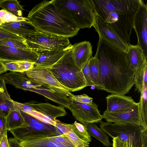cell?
Here are the masks:
<instances>
[{
	"label": "cell",
	"mask_w": 147,
	"mask_h": 147,
	"mask_svg": "<svg viewBox=\"0 0 147 147\" xmlns=\"http://www.w3.org/2000/svg\"><path fill=\"white\" fill-rule=\"evenodd\" d=\"M97 55L99 68L98 89L125 95L135 85V70L125 53L99 38Z\"/></svg>",
	"instance_id": "obj_1"
},
{
	"label": "cell",
	"mask_w": 147,
	"mask_h": 147,
	"mask_svg": "<svg viewBox=\"0 0 147 147\" xmlns=\"http://www.w3.org/2000/svg\"><path fill=\"white\" fill-rule=\"evenodd\" d=\"M96 16L128 45L136 14L142 0H92Z\"/></svg>",
	"instance_id": "obj_2"
},
{
	"label": "cell",
	"mask_w": 147,
	"mask_h": 147,
	"mask_svg": "<svg viewBox=\"0 0 147 147\" xmlns=\"http://www.w3.org/2000/svg\"><path fill=\"white\" fill-rule=\"evenodd\" d=\"M27 18L38 31L48 34L69 38L76 35L80 30L62 13L54 0L37 4Z\"/></svg>",
	"instance_id": "obj_3"
},
{
	"label": "cell",
	"mask_w": 147,
	"mask_h": 147,
	"mask_svg": "<svg viewBox=\"0 0 147 147\" xmlns=\"http://www.w3.org/2000/svg\"><path fill=\"white\" fill-rule=\"evenodd\" d=\"M71 49L68 50L50 70L61 84L71 92H74L81 90L87 86L82 69L73 61Z\"/></svg>",
	"instance_id": "obj_4"
},
{
	"label": "cell",
	"mask_w": 147,
	"mask_h": 147,
	"mask_svg": "<svg viewBox=\"0 0 147 147\" xmlns=\"http://www.w3.org/2000/svg\"><path fill=\"white\" fill-rule=\"evenodd\" d=\"M54 2L78 29L93 26L96 15L92 0H54Z\"/></svg>",
	"instance_id": "obj_5"
},
{
	"label": "cell",
	"mask_w": 147,
	"mask_h": 147,
	"mask_svg": "<svg viewBox=\"0 0 147 147\" xmlns=\"http://www.w3.org/2000/svg\"><path fill=\"white\" fill-rule=\"evenodd\" d=\"M100 128L112 138L118 137L120 140L133 144L136 147L147 145V128L130 124H116L100 122Z\"/></svg>",
	"instance_id": "obj_6"
},
{
	"label": "cell",
	"mask_w": 147,
	"mask_h": 147,
	"mask_svg": "<svg viewBox=\"0 0 147 147\" xmlns=\"http://www.w3.org/2000/svg\"><path fill=\"white\" fill-rule=\"evenodd\" d=\"M24 44L38 56L70 47L69 38L38 31L24 38Z\"/></svg>",
	"instance_id": "obj_7"
},
{
	"label": "cell",
	"mask_w": 147,
	"mask_h": 147,
	"mask_svg": "<svg viewBox=\"0 0 147 147\" xmlns=\"http://www.w3.org/2000/svg\"><path fill=\"white\" fill-rule=\"evenodd\" d=\"M20 112L29 126L9 131L18 141L60 135L55 126L42 122L24 112Z\"/></svg>",
	"instance_id": "obj_8"
},
{
	"label": "cell",
	"mask_w": 147,
	"mask_h": 147,
	"mask_svg": "<svg viewBox=\"0 0 147 147\" xmlns=\"http://www.w3.org/2000/svg\"><path fill=\"white\" fill-rule=\"evenodd\" d=\"M21 74L26 75L35 82L47 86L57 93L68 97L73 95L69 90L56 79L50 68L34 66L30 70Z\"/></svg>",
	"instance_id": "obj_9"
},
{
	"label": "cell",
	"mask_w": 147,
	"mask_h": 147,
	"mask_svg": "<svg viewBox=\"0 0 147 147\" xmlns=\"http://www.w3.org/2000/svg\"><path fill=\"white\" fill-rule=\"evenodd\" d=\"M107 122L116 124H130L141 125L147 128L143 121L140 113L139 102L130 109L119 112L104 111L102 115Z\"/></svg>",
	"instance_id": "obj_10"
},
{
	"label": "cell",
	"mask_w": 147,
	"mask_h": 147,
	"mask_svg": "<svg viewBox=\"0 0 147 147\" xmlns=\"http://www.w3.org/2000/svg\"><path fill=\"white\" fill-rule=\"evenodd\" d=\"M71 100L68 109L76 119L93 123H99L102 121L103 118L98 109V105L94 102L88 104Z\"/></svg>",
	"instance_id": "obj_11"
},
{
	"label": "cell",
	"mask_w": 147,
	"mask_h": 147,
	"mask_svg": "<svg viewBox=\"0 0 147 147\" xmlns=\"http://www.w3.org/2000/svg\"><path fill=\"white\" fill-rule=\"evenodd\" d=\"M93 27L98 32L99 38L124 52H127L129 45L111 27L102 22L96 16Z\"/></svg>",
	"instance_id": "obj_12"
},
{
	"label": "cell",
	"mask_w": 147,
	"mask_h": 147,
	"mask_svg": "<svg viewBox=\"0 0 147 147\" xmlns=\"http://www.w3.org/2000/svg\"><path fill=\"white\" fill-rule=\"evenodd\" d=\"M133 28L138 38L137 45L140 47L147 58V4L143 3L135 15Z\"/></svg>",
	"instance_id": "obj_13"
},
{
	"label": "cell",
	"mask_w": 147,
	"mask_h": 147,
	"mask_svg": "<svg viewBox=\"0 0 147 147\" xmlns=\"http://www.w3.org/2000/svg\"><path fill=\"white\" fill-rule=\"evenodd\" d=\"M38 56L30 49H22L0 45V60L34 62Z\"/></svg>",
	"instance_id": "obj_14"
},
{
	"label": "cell",
	"mask_w": 147,
	"mask_h": 147,
	"mask_svg": "<svg viewBox=\"0 0 147 147\" xmlns=\"http://www.w3.org/2000/svg\"><path fill=\"white\" fill-rule=\"evenodd\" d=\"M107 108L105 111L119 112L127 110L136 105L131 97L124 95L111 94L106 97Z\"/></svg>",
	"instance_id": "obj_15"
},
{
	"label": "cell",
	"mask_w": 147,
	"mask_h": 147,
	"mask_svg": "<svg viewBox=\"0 0 147 147\" xmlns=\"http://www.w3.org/2000/svg\"><path fill=\"white\" fill-rule=\"evenodd\" d=\"M72 57L74 62L80 69L82 68L92 57V47L90 42L84 41L72 46Z\"/></svg>",
	"instance_id": "obj_16"
},
{
	"label": "cell",
	"mask_w": 147,
	"mask_h": 147,
	"mask_svg": "<svg viewBox=\"0 0 147 147\" xmlns=\"http://www.w3.org/2000/svg\"><path fill=\"white\" fill-rule=\"evenodd\" d=\"M0 28L23 38L38 31L29 20L5 22Z\"/></svg>",
	"instance_id": "obj_17"
},
{
	"label": "cell",
	"mask_w": 147,
	"mask_h": 147,
	"mask_svg": "<svg viewBox=\"0 0 147 147\" xmlns=\"http://www.w3.org/2000/svg\"><path fill=\"white\" fill-rule=\"evenodd\" d=\"M24 103L32 107L37 111L47 116L55 121H59L56 119L57 118L63 117L67 114L63 107L56 106L49 102H39L31 100Z\"/></svg>",
	"instance_id": "obj_18"
},
{
	"label": "cell",
	"mask_w": 147,
	"mask_h": 147,
	"mask_svg": "<svg viewBox=\"0 0 147 147\" xmlns=\"http://www.w3.org/2000/svg\"><path fill=\"white\" fill-rule=\"evenodd\" d=\"M71 47L38 56L37 59L34 62V66L51 68Z\"/></svg>",
	"instance_id": "obj_19"
},
{
	"label": "cell",
	"mask_w": 147,
	"mask_h": 147,
	"mask_svg": "<svg viewBox=\"0 0 147 147\" xmlns=\"http://www.w3.org/2000/svg\"><path fill=\"white\" fill-rule=\"evenodd\" d=\"M125 54L128 62L135 70L140 66L145 59H147L141 48L137 45L129 44Z\"/></svg>",
	"instance_id": "obj_20"
},
{
	"label": "cell",
	"mask_w": 147,
	"mask_h": 147,
	"mask_svg": "<svg viewBox=\"0 0 147 147\" xmlns=\"http://www.w3.org/2000/svg\"><path fill=\"white\" fill-rule=\"evenodd\" d=\"M5 126L7 130L9 131L20 127H28L29 125L20 111L16 108L5 118Z\"/></svg>",
	"instance_id": "obj_21"
},
{
	"label": "cell",
	"mask_w": 147,
	"mask_h": 147,
	"mask_svg": "<svg viewBox=\"0 0 147 147\" xmlns=\"http://www.w3.org/2000/svg\"><path fill=\"white\" fill-rule=\"evenodd\" d=\"M76 120L86 127L90 136L96 138L105 146L109 147L112 145L109 141L108 136L96 125L93 123H87Z\"/></svg>",
	"instance_id": "obj_22"
},
{
	"label": "cell",
	"mask_w": 147,
	"mask_h": 147,
	"mask_svg": "<svg viewBox=\"0 0 147 147\" xmlns=\"http://www.w3.org/2000/svg\"><path fill=\"white\" fill-rule=\"evenodd\" d=\"M19 142L25 147H68L54 142L50 137L31 139Z\"/></svg>",
	"instance_id": "obj_23"
},
{
	"label": "cell",
	"mask_w": 147,
	"mask_h": 147,
	"mask_svg": "<svg viewBox=\"0 0 147 147\" xmlns=\"http://www.w3.org/2000/svg\"><path fill=\"white\" fill-rule=\"evenodd\" d=\"M7 71L22 73L32 69L34 62L26 61H2Z\"/></svg>",
	"instance_id": "obj_24"
},
{
	"label": "cell",
	"mask_w": 147,
	"mask_h": 147,
	"mask_svg": "<svg viewBox=\"0 0 147 147\" xmlns=\"http://www.w3.org/2000/svg\"><path fill=\"white\" fill-rule=\"evenodd\" d=\"M145 59L136 70L134 76L135 90L141 93L144 83H147V61Z\"/></svg>",
	"instance_id": "obj_25"
},
{
	"label": "cell",
	"mask_w": 147,
	"mask_h": 147,
	"mask_svg": "<svg viewBox=\"0 0 147 147\" xmlns=\"http://www.w3.org/2000/svg\"><path fill=\"white\" fill-rule=\"evenodd\" d=\"M0 7L16 16L23 17L24 9L17 0H2Z\"/></svg>",
	"instance_id": "obj_26"
},
{
	"label": "cell",
	"mask_w": 147,
	"mask_h": 147,
	"mask_svg": "<svg viewBox=\"0 0 147 147\" xmlns=\"http://www.w3.org/2000/svg\"><path fill=\"white\" fill-rule=\"evenodd\" d=\"M65 135L69 139L74 147H88L91 142L72 130Z\"/></svg>",
	"instance_id": "obj_27"
},
{
	"label": "cell",
	"mask_w": 147,
	"mask_h": 147,
	"mask_svg": "<svg viewBox=\"0 0 147 147\" xmlns=\"http://www.w3.org/2000/svg\"><path fill=\"white\" fill-rule=\"evenodd\" d=\"M147 83H144L139 102L140 113L143 122L147 125Z\"/></svg>",
	"instance_id": "obj_28"
},
{
	"label": "cell",
	"mask_w": 147,
	"mask_h": 147,
	"mask_svg": "<svg viewBox=\"0 0 147 147\" xmlns=\"http://www.w3.org/2000/svg\"><path fill=\"white\" fill-rule=\"evenodd\" d=\"M90 71L93 79L95 86H98L99 77V68L97 56L96 54L94 57H92L89 60Z\"/></svg>",
	"instance_id": "obj_29"
},
{
	"label": "cell",
	"mask_w": 147,
	"mask_h": 147,
	"mask_svg": "<svg viewBox=\"0 0 147 147\" xmlns=\"http://www.w3.org/2000/svg\"><path fill=\"white\" fill-rule=\"evenodd\" d=\"M12 100L10 101L0 97V115L5 118L16 109Z\"/></svg>",
	"instance_id": "obj_30"
},
{
	"label": "cell",
	"mask_w": 147,
	"mask_h": 147,
	"mask_svg": "<svg viewBox=\"0 0 147 147\" xmlns=\"http://www.w3.org/2000/svg\"><path fill=\"white\" fill-rule=\"evenodd\" d=\"M72 130L75 132L88 139L90 142L92 138L86 127L82 123L75 121L72 124Z\"/></svg>",
	"instance_id": "obj_31"
},
{
	"label": "cell",
	"mask_w": 147,
	"mask_h": 147,
	"mask_svg": "<svg viewBox=\"0 0 147 147\" xmlns=\"http://www.w3.org/2000/svg\"><path fill=\"white\" fill-rule=\"evenodd\" d=\"M27 114L42 122L55 126L56 121H53L49 117L37 111L35 109Z\"/></svg>",
	"instance_id": "obj_32"
},
{
	"label": "cell",
	"mask_w": 147,
	"mask_h": 147,
	"mask_svg": "<svg viewBox=\"0 0 147 147\" xmlns=\"http://www.w3.org/2000/svg\"><path fill=\"white\" fill-rule=\"evenodd\" d=\"M0 45L22 49H29L24 44V42L17 40H1L0 41Z\"/></svg>",
	"instance_id": "obj_33"
},
{
	"label": "cell",
	"mask_w": 147,
	"mask_h": 147,
	"mask_svg": "<svg viewBox=\"0 0 147 147\" xmlns=\"http://www.w3.org/2000/svg\"><path fill=\"white\" fill-rule=\"evenodd\" d=\"M3 40H12L24 42L25 39L0 28V41Z\"/></svg>",
	"instance_id": "obj_34"
},
{
	"label": "cell",
	"mask_w": 147,
	"mask_h": 147,
	"mask_svg": "<svg viewBox=\"0 0 147 147\" xmlns=\"http://www.w3.org/2000/svg\"><path fill=\"white\" fill-rule=\"evenodd\" d=\"M69 98L71 100L80 103L91 104L93 102V98L84 94L76 95L73 94Z\"/></svg>",
	"instance_id": "obj_35"
},
{
	"label": "cell",
	"mask_w": 147,
	"mask_h": 147,
	"mask_svg": "<svg viewBox=\"0 0 147 147\" xmlns=\"http://www.w3.org/2000/svg\"><path fill=\"white\" fill-rule=\"evenodd\" d=\"M55 126L60 135H65L72 129V124H67L59 121L56 122Z\"/></svg>",
	"instance_id": "obj_36"
},
{
	"label": "cell",
	"mask_w": 147,
	"mask_h": 147,
	"mask_svg": "<svg viewBox=\"0 0 147 147\" xmlns=\"http://www.w3.org/2000/svg\"><path fill=\"white\" fill-rule=\"evenodd\" d=\"M82 70L86 80L87 86H95L93 78L90 71L89 60L82 68Z\"/></svg>",
	"instance_id": "obj_37"
},
{
	"label": "cell",
	"mask_w": 147,
	"mask_h": 147,
	"mask_svg": "<svg viewBox=\"0 0 147 147\" xmlns=\"http://www.w3.org/2000/svg\"><path fill=\"white\" fill-rule=\"evenodd\" d=\"M6 84L3 76H0V97L11 101L12 99L7 91L6 87Z\"/></svg>",
	"instance_id": "obj_38"
},
{
	"label": "cell",
	"mask_w": 147,
	"mask_h": 147,
	"mask_svg": "<svg viewBox=\"0 0 147 147\" xmlns=\"http://www.w3.org/2000/svg\"><path fill=\"white\" fill-rule=\"evenodd\" d=\"M56 142L61 144L68 147H74L69 139L65 135H62L50 137Z\"/></svg>",
	"instance_id": "obj_39"
},
{
	"label": "cell",
	"mask_w": 147,
	"mask_h": 147,
	"mask_svg": "<svg viewBox=\"0 0 147 147\" xmlns=\"http://www.w3.org/2000/svg\"><path fill=\"white\" fill-rule=\"evenodd\" d=\"M4 23L28 20L27 18L16 16L7 11L2 19Z\"/></svg>",
	"instance_id": "obj_40"
},
{
	"label": "cell",
	"mask_w": 147,
	"mask_h": 147,
	"mask_svg": "<svg viewBox=\"0 0 147 147\" xmlns=\"http://www.w3.org/2000/svg\"><path fill=\"white\" fill-rule=\"evenodd\" d=\"M112 141L113 147H136L131 143L121 140L118 137L113 138Z\"/></svg>",
	"instance_id": "obj_41"
},
{
	"label": "cell",
	"mask_w": 147,
	"mask_h": 147,
	"mask_svg": "<svg viewBox=\"0 0 147 147\" xmlns=\"http://www.w3.org/2000/svg\"><path fill=\"white\" fill-rule=\"evenodd\" d=\"M7 130L5 126V118L0 115V140Z\"/></svg>",
	"instance_id": "obj_42"
},
{
	"label": "cell",
	"mask_w": 147,
	"mask_h": 147,
	"mask_svg": "<svg viewBox=\"0 0 147 147\" xmlns=\"http://www.w3.org/2000/svg\"><path fill=\"white\" fill-rule=\"evenodd\" d=\"M0 147H9L7 137V131L3 134L0 140Z\"/></svg>",
	"instance_id": "obj_43"
},
{
	"label": "cell",
	"mask_w": 147,
	"mask_h": 147,
	"mask_svg": "<svg viewBox=\"0 0 147 147\" xmlns=\"http://www.w3.org/2000/svg\"><path fill=\"white\" fill-rule=\"evenodd\" d=\"M8 141L9 147H25L15 138H9Z\"/></svg>",
	"instance_id": "obj_44"
},
{
	"label": "cell",
	"mask_w": 147,
	"mask_h": 147,
	"mask_svg": "<svg viewBox=\"0 0 147 147\" xmlns=\"http://www.w3.org/2000/svg\"><path fill=\"white\" fill-rule=\"evenodd\" d=\"M7 71L2 61L0 60V76Z\"/></svg>",
	"instance_id": "obj_45"
},
{
	"label": "cell",
	"mask_w": 147,
	"mask_h": 147,
	"mask_svg": "<svg viewBox=\"0 0 147 147\" xmlns=\"http://www.w3.org/2000/svg\"><path fill=\"white\" fill-rule=\"evenodd\" d=\"M7 11L6 10L3 9L0 10V18L2 19Z\"/></svg>",
	"instance_id": "obj_46"
},
{
	"label": "cell",
	"mask_w": 147,
	"mask_h": 147,
	"mask_svg": "<svg viewBox=\"0 0 147 147\" xmlns=\"http://www.w3.org/2000/svg\"><path fill=\"white\" fill-rule=\"evenodd\" d=\"M4 23L3 20L0 18V26Z\"/></svg>",
	"instance_id": "obj_47"
},
{
	"label": "cell",
	"mask_w": 147,
	"mask_h": 147,
	"mask_svg": "<svg viewBox=\"0 0 147 147\" xmlns=\"http://www.w3.org/2000/svg\"><path fill=\"white\" fill-rule=\"evenodd\" d=\"M144 147H147V146H144Z\"/></svg>",
	"instance_id": "obj_48"
},
{
	"label": "cell",
	"mask_w": 147,
	"mask_h": 147,
	"mask_svg": "<svg viewBox=\"0 0 147 147\" xmlns=\"http://www.w3.org/2000/svg\"><path fill=\"white\" fill-rule=\"evenodd\" d=\"M2 1V0H0V2Z\"/></svg>",
	"instance_id": "obj_49"
}]
</instances>
